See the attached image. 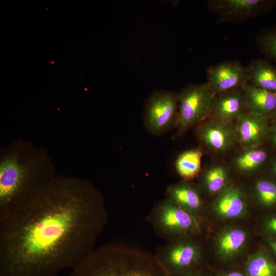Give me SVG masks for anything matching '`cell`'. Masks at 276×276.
<instances>
[{"mask_svg": "<svg viewBox=\"0 0 276 276\" xmlns=\"http://www.w3.org/2000/svg\"><path fill=\"white\" fill-rule=\"evenodd\" d=\"M203 154L202 148L199 147L185 150L178 155L175 169L183 180H191L199 175Z\"/></svg>", "mask_w": 276, "mask_h": 276, "instance_id": "cell-18", "label": "cell"}, {"mask_svg": "<svg viewBox=\"0 0 276 276\" xmlns=\"http://www.w3.org/2000/svg\"><path fill=\"white\" fill-rule=\"evenodd\" d=\"M207 83L216 94L242 88L247 82L245 67L236 61H224L209 66Z\"/></svg>", "mask_w": 276, "mask_h": 276, "instance_id": "cell-10", "label": "cell"}, {"mask_svg": "<svg viewBox=\"0 0 276 276\" xmlns=\"http://www.w3.org/2000/svg\"><path fill=\"white\" fill-rule=\"evenodd\" d=\"M244 150L234 161L236 169L242 172H249L264 167L269 164L272 157L263 146Z\"/></svg>", "mask_w": 276, "mask_h": 276, "instance_id": "cell-19", "label": "cell"}, {"mask_svg": "<svg viewBox=\"0 0 276 276\" xmlns=\"http://www.w3.org/2000/svg\"><path fill=\"white\" fill-rule=\"evenodd\" d=\"M155 220L158 228L166 236L195 233L200 228L195 215L168 198L158 204Z\"/></svg>", "mask_w": 276, "mask_h": 276, "instance_id": "cell-6", "label": "cell"}, {"mask_svg": "<svg viewBox=\"0 0 276 276\" xmlns=\"http://www.w3.org/2000/svg\"><path fill=\"white\" fill-rule=\"evenodd\" d=\"M178 94L161 90L153 92L146 101L144 125L151 134L164 135L175 129L178 119Z\"/></svg>", "mask_w": 276, "mask_h": 276, "instance_id": "cell-5", "label": "cell"}, {"mask_svg": "<svg viewBox=\"0 0 276 276\" xmlns=\"http://www.w3.org/2000/svg\"><path fill=\"white\" fill-rule=\"evenodd\" d=\"M257 43L267 59L276 64V26L263 31L257 38Z\"/></svg>", "mask_w": 276, "mask_h": 276, "instance_id": "cell-23", "label": "cell"}, {"mask_svg": "<svg viewBox=\"0 0 276 276\" xmlns=\"http://www.w3.org/2000/svg\"><path fill=\"white\" fill-rule=\"evenodd\" d=\"M248 111L241 88L217 95L210 117L233 122Z\"/></svg>", "mask_w": 276, "mask_h": 276, "instance_id": "cell-13", "label": "cell"}, {"mask_svg": "<svg viewBox=\"0 0 276 276\" xmlns=\"http://www.w3.org/2000/svg\"><path fill=\"white\" fill-rule=\"evenodd\" d=\"M245 273L247 276H276V263L268 252L259 250L247 260Z\"/></svg>", "mask_w": 276, "mask_h": 276, "instance_id": "cell-20", "label": "cell"}, {"mask_svg": "<svg viewBox=\"0 0 276 276\" xmlns=\"http://www.w3.org/2000/svg\"><path fill=\"white\" fill-rule=\"evenodd\" d=\"M276 151V126L271 125V130L268 143Z\"/></svg>", "mask_w": 276, "mask_h": 276, "instance_id": "cell-26", "label": "cell"}, {"mask_svg": "<svg viewBox=\"0 0 276 276\" xmlns=\"http://www.w3.org/2000/svg\"><path fill=\"white\" fill-rule=\"evenodd\" d=\"M266 244L269 250L276 257V238H267Z\"/></svg>", "mask_w": 276, "mask_h": 276, "instance_id": "cell-27", "label": "cell"}, {"mask_svg": "<svg viewBox=\"0 0 276 276\" xmlns=\"http://www.w3.org/2000/svg\"><path fill=\"white\" fill-rule=\"evenodd\" d=\"M262 228L267 238H276V212L268 214L264 218Z\"/></svg>", "mask_w": 276, "mask_h": 276, "instance_id": "cell-24", "label": "cell"}, {"mask_svg": "<svg viewBox=\"0 0 276 276\" xmlns=\"http://www.w3.org/2000/svg\"><path fill=\"white\" fill-rule=\"evenodd\" d=\"M221 276H247L246 273L238 271H232L226 272Z\"/></svg>", "mask_w": 276, "mask_h": 276, "instance_id": "cell-28", "label": "cell"}, {"mask_svg": "<svg viewBox=\"0 0 276 276\" xmlns=\"http://www.w3.org/2000/svg\"><path fill=\"white\" fill-rule=\"evenodd\" d=\"M211 9L227 20H241L262 14L276 5V0H213Z\"/></svg>", "mask_w": 276, "mask_h": 276, "instance_id": "cell-9", "label": "cell"}, {"mask_svg": "<svg viewBox=\"0 0 276 276\" xmlns=\"http://www.w3.org/2000/svg\"><path fill=\"white\" fill-rule=\"evenodd\" d=\"M228 174L226 168L215 165L207 169L202 175V183L211 194H219L227 186Z\"/></svg>", "mask_w": 276, "mask_h": 276, "instance_id": "cell-22", "label": "cell"}, {"mask_svg": "<svg viewBox=\"0 0 276 276\" xmlns=\"http://www.w3.org/2000/svg\"><path fill=\"white\" fill-rule=\"evenodd\" d=\"M236 121L237 142L244 149L260 147L268 143L271 130L269 119L247 111Z\"/></svg>", "mask_w": 276, "mask_h": 276, "instance_id": "cell-8", "label": "cell"}, {"mask_svg": "<svg viewBox=\"0 0 276 276\" xmlns=\"http://www.w3.org/2000/svg\"><path fill=\"white\" fill-rule=\"evenodd\" d=\"M248 239L247 232L239 227H229L217 236L216 248L218 256L229 260L237 256L244 247Z\"/></svg>", "mask_w": 276, "mask_h": 276, "instance_id": "cell-17", "label": "cell"}, {"mask_svg": "<svg viewBox=\"0 0 276 276\" xmlns=\"http://www.w3.org/2000/svg\"><path fill=\"white\" fill-rule=\"evenodd\" d=\"M196 127V135L200 147L214 153L225 152L237 142L233 122L209 117Z\"/></svg>", "mask_w": 276, "mask_h": 276, "instance_id": "cell-7", "label": "cell"}, {"mask_svg": "<svg viewBox=\"0 0 276 276\" xmlns=\"http://www.w3.org/2000/svg\"><path fill=\"white\" fill-rule=\"evenodd\" d=\"M106 219L89 181L57 175L30 203L0 222V276H57L94 249Z\"/></svg>", "mask_w": 276, "mask_h": 276, "instance_id": "cell-1", "label": "cell"}, {"mask_svg": "<svg viewBox=\"0 0 276 276\" xmlns=\"http://www.w3.org/2000/svg\"><path fill=\"white\" fill-rule=\"evenodd\" d=\"M57 176L47 151L22 139L1 150L0 222L35 199Z\"/></svg>", "mask_w": 276, "mask_h": 276, "instance_id": "cell-2", "label": "cell"}, {"mask_svg": "<svg viewBox=\"0 0 276 276\" xmlns=\"http://www.w3.org/2000/svg\"><path fill=\"white\" fill-rule=\"evenodd\" d=\"M271 125L276 126V113L274 116L270 120Z\"/></svg>", "mask_w": 276, "mask_h": 276, "instance_id": "cell-29", "label": "cell"}, {"mask_svg": "<svg viewBox=\"0 0 276 276\" xmlns=\"http://www.w3.org/2000/svg\"><path fill=\"white\" fill-rule=\"evenodd\" d=\"M123 251L113 246L94 249L72 269L70 276H154L145 269H125L121 262Z\"/></svg>", "mask_w": 276, "mask_h": 276, "instance_id": "cell-4", "label": "cell"}, {"mask_svg": "<svg viewBox=\"0 0 276 276\" xmlns=\"http://www.w3.org/2000/svg\"><path fill=\"white\" fill-rule=\"evenodd\" d=\"M201 257V251L196 243L187 240L175 242L164 250V263L175 271H183L196 265Z\"/></svg>", "mask_w": 276, "mask_h": 276, "instance_id": "cell-11", "label": "cell"}, {"mask_svg": "<svg viewBox=\"0 0 276 276\" xmlns=\"http://www.w3.org/2000/svg\"><path fill=\"white\" fill-rule=\"evenodd\" d=\"M247 201L242 190L237 186H227L219 193L213 204V209L220 218L233 219L246 213Z\"/></svg>", "mask_w": 276, "mask_h": 276, "instance_id": "cell-12", "label": "cell"}, {"mask_svg": "<svg viewBox=\"0 0 276 276\" xmlns=\"http://www.w3.org/2000/svg\"><path fill=\"white\" fill-rule=\"evenodd\" d=\"M254 192L256 200L263 208H276V181L269 175L259 178L255 182Z\"/></svg>", "mask_w": 276, "mask_h": 276, "instance_id": "cell-21", "label": "cell"}, {"mask_svg": "<svg viewBox=\"0 0 276 276\" xmlns=\"http://www.w3.org/2000/svg\"><path fill=\"white\" fill-rule=\"evenodd\" d=\"M168 199L195 215L202 208L203 201L197 189L183 180L170 185L166 190Z\"/></svg>", "mask_w": 276, "mask_h": 276, "instance_id": "cell-16", "label": "cell"}, {"mask_svg": "<svg viewBox=\"0 0 276 276\" xmlns=\"http://www.w3.org/2000/svg\"><path fill=\"white\" fill-rule=\"evenodd\" d=\"M241 88L247 110L270 121L276 113V94L254 87L247 82Z\"/></svg>", "mask_w": 276, "mask_h": 276, "instance_id": "cell-14", "label": "cell"}, {"mask_svg": "<svg viewBox=\"0 0 276 276\" xmlns=\"http://www.w3.org/2000/svg\"><path fill=\"white\" fill-rule=\"evenodd\" d=\"M268 167L267 174L276 181V155L271 157Z\"/></svg>", "mask_w": 276, "mask_h": 276, "instance_id": "cell-25", "label": "cell"}, {"mask_svg": "<svg viewBox=\"0 0 276 276\" xmlns=\"http://www.w3.org/2000/svg\"><path fill=\"white\" fill-rule=\"evenodd\" d=\"M178 94V119L175 137L182 136L209 118L217 96L207 82L189 85Z\"/></svg>", "mask_w": 276, "mask_h": 276, "instance_id": "cell-3", "label": "cell"}, {"mask_svg": "<svg viewBox=\"0 0 276 276\" xmlns=\"http://www.w3.org/2000/svg\"><path fill=\"white\" fill-rule=\"evenodd\" d=\"M187 276H200V275L193 274V275H187Z\"/></svg>", "mask_w": 276, "mask_h": 276, "instance_id": "cell-30", "label": "cell"}, {"mask_svg": "<svg viewBox=\"0 0 276 276\" xmlns=\"http://www.w3.org/2000/svg\"><path fill=\"white\" fill-rule=\"evenodd\" d=\"M247 83L276 94V65L267 59H256L245 67Z\"/></svg>", "mask_w": 276, "mask_h": 276, "instance_id": "cell-15", "label": "cell"}]
</instances>
